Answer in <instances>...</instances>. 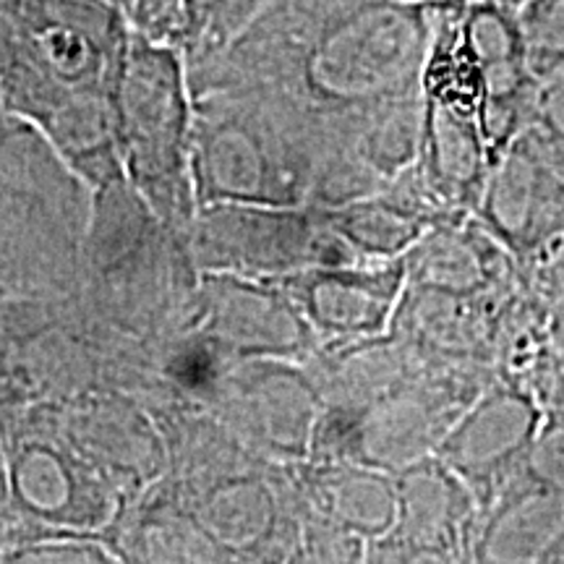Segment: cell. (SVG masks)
I'll return each mask as SVG.
<instances>
[{"instance_id": "obj_1", "label": "cell", "mask_w": 564, "mask_h": 564, "mask_svg": "<svg viewBox=\"0 0 564 564\" xmlns=\"http://www.w3.org/2000/svg\"><path fill=\"white\" fill-rule=\"evenodd\" d=\"M436 3L350 0L308 55V82L358 123L384 105L421 95Z\"/></svg>"}, {"instance_id": "obj_2", "label": "cell", "mask_w": 564, "mask_h": 564, "mask_svg": "<svg viewBox=\"0 0 564 564\" xmlns=\"http://www.w3.org/2000/svg\"><path fill=\"white\" fill-rule=\"evenodd\" d=\"M497 371L484 366H432L369 403L337 405L322 423V442L335 460L398 474L434 455Z\"/></svg>"}, {"instance_id": "obj_3", "label": "cell", "mask_w": 564, "mask_h": 564, "mask_svg": "<svg viewBox=\"0 0 564 564\" xmlns=\"http://www.w3.org/2000/svg\"><path fill=\"white\" fill-rule=\"evenodd\" d=\"M474 217L520 272H531L564 241V175L518 137L491 160Z\"/></svg>"}, {"instance_id": "obj_4", "label": "cell", "mask_w": 564, "mask_h": 564, "mask_svg": "<svg viewBox=\"0 0 564 564\" xmlns=\"http://www.w3.org/2000/svg\"><path fill=\"white\" fill-rule=\"evenodd\" d=\"M541 423L544 411L531 394L497 377L449 426L434 457L468 486L481 514L512 478L523 474Z\"/></svg>"}, {"instance_id": "obj_5", "label": "cell", "mask_w": 564, "mask_h": 564, "mask_svg": "<svg viewBox=\"0 0 564 564\" xmlns=\"http://www.w3.org/2000/svg\"><path fill=\"white\" fill-rule=\"evenodd\" d=\"M398 514L382 539L366 549L369 562H474L478 507L474 494L429 455L394 474Z\"/></svg>"}, {"instance_id": "obj_6", "label": "cell", "mask_w": 564, "mask_h": 564, "mask_svg": "<svg viewBox=\"0 0 564 564\" xmlns=\"http://www.w3.org/2000/svg\"><path fill=\"white\" fill-rule=\"evenodd\" d=\"M512 293L460 295L405 282L390 335L434 364L494 369L499 314Z\"/></svg>"}, {"instance_id": "obj_7", "label": "cell", "mask_w": 564, "mask_h": 564, "mask_svg": "<svg viewBox=\"0 0 564 564\" xmlns=\"http://www.w3.org/2000/svg\"><path fill=\"white\" fill-rule=\"evenodd\" d=\"M411 285L460 295H505L523 285L512 257L481 228L474 215L440 223L403 257Z\"/></svg>"}, {"instance_id": "obj_8", "label": "cell", "mask_w": 564, "mask_h": 564, "mask_svg": "<svg viewBox=\"0 0 564 564\" xmlns=\"http://www.w3.org/2000/svg\"><path fill=\"white\" fill-rule=\"evenodd\" d=\"M474 562H564V491L523 468L478 514Z\"/></svg>"}, {"instance_id": "obj_9", "label": "cell", "mask_w": 564, "mask_h": 564, "mask_svg": "<svg viewBox=\"0 0 564 564\" xmlns=\"http://www.w3.org/2000/svg\"><path fill=\"white\" fill-rule=\"evenodd\" d=\"M405 282L403 259L329 264L306 280V308L324 333L371 340L390 333Z\"/></svg>"}, {"instance_id": "obj_10", "label": "cell", "mask_w": 564, "mask_h": 564, "mask_svg": "<svg viewBox=\"0 0 564 564\" xmlns=\"http://www.w3.org/2000/svg\"><path fill=\"white\" fill-rule=\"evenodd\" d=\"M489 165L478 116L423 97V131L413 171L449 215H474Z\"/></svg>"}, {"instance_id": "obj_11", "label": "cell", "mask_w": 564, "mask_h": 564, "mask_svg": "<svg viewBox=\"0 0 564 564\" xmlns=\"http://www.w3.org/2000/svg\"><path fill=\"white\" fill-rule=\"evenodd\" d=\"M429 228L434 225L390 188L345 202V207L333 215V230L358 262L403 259Z\"/></svg>"}, {"instance_id": "obj_12", "label": "cell", "mask_w": 564, "mask_h": 564, "mask_svg": "<svg viewBox=\"0 0 564 564\" xmlns=\"http://www.w3.org/2000/svg\"><path fill=\"white\" fill-rule=\"evenodd\" d=\"M520 137L564 175V66L535 84L531 116Z\"/></svg>"}, {"instance_id": "obj_13", "label": "cell", "mask_w": 564, "mask_h": 564, "mask_svg": "<svg viewBox=\"0 0 564 564\" xmlns=\"http://www.w3.org/2000/svg\"><path fill=\"white\" fill-rule=\"evenodd\" d=\"M528 66L546 76L564 66V0H523L518 9Z\"/></svg>"}, {"instance_id": "obj_14", "label": "cell", "mask_w": 564, "mask_h": 564, "mask_svg": "<svg viewBox=\"0 0 564 564\" xmlns=\"http://www.w3.org/2000/svg\"><path fill=\"white\" fill-rule=\"evenodd\" d=\"M523 285L544 312L552 333L564 340V241L549 262L523 274Z\"/></svg>"}, {"instance_id": "obj_15", "label": "cell", "mask_w": 564, "mask_h": 564, "mask_svg": "<svg viewBox=\"0 0 564 564\" xmlns=\"http://www.w3.org/2000/svg\"><path fill=\"white\" fill-rule=\"evenodd\" d=\"M173 373L192 390H204V387L215 384L217 364L207 348H194L175 358Z\"/></svg>"}, {"instance_id": "obj_16", "label": "cell", "mask_w": 564, "mask_h": 564, "mask_svg": "<svg viewBox=\"0 0 564 564\" xmlns=\"http://www.w3.org/2000/svg\"><path fill=\"white\" fill-rule=\"evenodd\" d=\"M405 3H440V0H405Z\"/></svg>"}]
</instances>
